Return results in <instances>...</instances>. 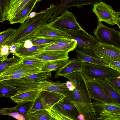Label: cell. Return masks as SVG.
<instances>
[{
  "mask_svg": "<svg viewBox=\"0 0 120 120\" xmlns=\"http://www.w3.org/2000/svg\"><path fill=\"white\" fill-rule=\"evenodd\" d=\"M65 77L74 86L70 95L67 97L78 109L80 116L85 120H98L99 116L93 106L86 80L82 71L72 72Z\"/></svg>",
  "mask_w": 120,
  "mask_h": 120,
  "instance_id": "obj_1",
  "label": "cell"
},
{
  "mask_svg": "<svg viewBox=\"0 0 120 120\" xmlns=\"http://www.w3.org/2000/svg\"><path fill=\"white\" fill-rule=\"evenodd\" d=\"M56 7L51 4L49 7L38 13L34 17L26 19L21 24L14 34L4 44L10 46L27 40L40 27L49 22Z\"/></svg>",
  "mask_w": 120,
  "mask_h": 120,
  "instance_id": "obj_2",
  "label": "cell"
},
{
  "mask_svg": "<svg viewBox=\"0 0 120 120\" xmlns=\"http://www.w3.org/2000/svg\"><path fill=\"white\" fill-rule=\"evenodd\" d=\"M82 72L86 80L104 79L120 76V73L109 67L83 62Z\"/></svg>",
  "mask_w": 120,
  "mask_h": 120,
  "instance_id": "obj_3",
  "label": "cell"
},
{
  "mask_svg": "<svg viewBox=\"0 0 120 120\" xmlns=\"http://www.w3.org/2000/svg\"><path fill=\"white\" fill-rule=\"evenodd\" d=\"M41 72L40 68L33 66L25 64L22 60L0 73V81L19 79Z\"/></svg>",
  "mask_w": 120,
  "mask_h": 120,
  "instance_id": "obj_4",
  "label": "cell"
},
{
  "mask_svg": "<svg viewBox=\"0 0 120 120\" xmlns=\"http://www.w3.org/2000/svg\"><path fill=\"white\" fill-rule=\"evenodd\" d=\"M93 33L100 43L120 49V31L108 27L101 22L98 21L97 27Z\"/></svg>",
  "mask_w": 120,
  "mask_h": 120,
  "instance_id": "obj_5",
  "label": "cell"
},
{
  "mask_svg": "<svg viewBox=\"0 0 120 120\" xmlns=\"http://www.w3.org/2000/svg\"><path fill=\"white\" fill-rule=\"evenodd\" d=\"M93 12L96 15L98 21L104 22L110 25L116 24L120 14L113 8L104 2H101L93 5Z\"/></svg>",
  "mask_w": 120,
  "mask_h": 120,
  "instance_id": "obj_6",
  "label": "cell"
},
{
  "mask_svg": "<svg viewBox=\"0 0 120 120\" xmlns=\"http://www.w3.org/2000/svg\"><path fill=\"white\" fill-rule=\"evenodd\" d=\"M48 24L50 26L60 29L75 30H82L73 13L68 10L63 13L60 17H57L52 22Z\"/></svg>",
  "mask_w": 120,
  "mask_h": 120,
  "instance_id": "obj_7",
  "label": "cell"
},
{
  "mask_svg": "<svg viewBox=\"0 0 120 120\" xmlns=\"http://www.w3.org/2000/svg\"><path fill=\"white\" fill-rule=\"evenodd\" d=\"M61 30L71 36V39L76 41L77 46L79 47L88 49L94 52V46L99 42L97 38L89 34L83 29L78 30Z\"/></svg>",
  "mask_w": 120,
  "mask_h": 120,
  "instance_id": "obj_8",
  "label": "cell"
},
{
  "mask_svg": "<svg viewBox=\"0 0 120 120\" xmlns=\"http://www.w3.org/2000/svg\"><path fill=\"white\" fill-rule=\"evenodd\" d=\"M51 108L70 118L71 120H78L79 113L76 107L68 97H65Z\"/></svg>",
  "mask_w": 120,
  "mask_h": 120,
  "instance_id": "obj_9",
  "label": "cell"
},
{
  "mask_svg": "<svg viewBox=\"0 0 120 120\" xmlns=\"http://www.w3.org/2000/svg\"><path fill=\"white\" fill-rule=\"evenodd\" d=\"M38 88L42 91L58 93L65 97L69 96L71 91L67 87L66 83L62 82L59 81L54 82L49 79L40 81Z\"/></svg>",
  "mask_w": 120,
  "mask_h": 120,
  "instance_id": "obj_10",
  "label": "cell"
},
{
  "mask_svg": "<svg viewBox=\"0 0 120 120\" xmlns=\"http://www.w3.org/2000/svg\"><path fill=\"white\" fill-rule=\"evenodd\" d=\"M31 36L39 38L71 39V37L63 30L58 29L45 24L38 28Z\"/></svg>",
  "mask_w": 120,
  "mask_h": 120,
  "instance_id": "obj_11",
  "label": "cell"
},
{
  "mask_svg": "<svg viewBox=\"0 0 120 120\" xmlns=\"http://www.w3.org/2000/svg\"><path fill=\"white\" fill-rule=\"evenodd\" d=\"M102 0H61L60 4L56 7L54 14L49 21L51 22L57 17L60 14H62L70 7L76 6L81 8L85 5L90 4L93 5L95 4L101 2Z\"/></svg>",
  "mask_w": 120,
  "mask_h": 120,
  "instance_id": "obj_12",
  "label": "cell"
},
{
  "mask_svg": "<svg viewBox=\"0 0 120 120\" xmlns=\"http://www.w3.org/2000/svg\"><path fill=\"white\" fill-rule=\"evenodd\" d=\"M86 81L91 99L100 102L116 104L98 84L92 79L86 80Z\"/></svg>",
  "mask_w": 120,
  "mask_h": 120,
  "instance_id": "obj_13",
  "label": "cell"
},
{
  "mask_svg": "<svg viewBox=\"0 0 120 120\" xmlns=\"http://www.w3.org/2000/svg\"><path fill=\"white\" fill-rule=\"evenodd\" d=\"M65 97L61 94L50 92L42 91L37 99L41 110L51 107Z\"/></svg>",
  "mask_w": 120,
  "mask_h": 120,
  "instance_id": "obj_14",
  "label": "cell"
},
{
  "mask_svg": "<svg viewBox=\"0 0 120 120\" xmlns=\"http://www.w3.org/2000/svg\"><path fill=\"white\" fill-rule=\"evenodd\" d=\"M75 49L77 58L79 60L83 62L109 67L107 64L98 57L94 52L78 46Z\"/></svg>",
  "mask_w": 120,
  "mask_h": 120,
  "instance_id": "obj_15",
  "label": "cell"
},
{
  "mask_svg": "<svg viewBox=\"0 0 120 120\" xmlns=\"http://www.w3.org/2000/svg\"><path fill=\"white\" fill-rule=\"evenodd\" d=\"M94 51L97 56L120 60V49L114 46L99 42L94 46Z\"/></svg>",
  "mask_w": 120,
  "mask_h": 120,
  "instance_id": "obj_16",
  "label": "cell"
},
{
  "mask_svg": "<svg viewBox=\"0 0 120 120\" xmlns=\"http://www.w3.org/2000/svg\"><path fill=\"white\" fill-rule=\"evenodd\" d=\"M77 46L73 39H65L53 43L42 49V51H53L62 53H68Z\"/></svg>",
  "mask_w": 120,
  "mask_h": 120,
  "instance_id": "obj_17",
  "label": "cell"
},
{
  "mask_svg": "<svg viewBox=\"0 0 120 120\" xmlns=\"http://www.w3.org/2000/svg\"><path fill=\"white\" fill-rule=\"evenodd\" d=\"M42 91L39 89L20 91L10 98L17 104L28 102H34L41 94Z\"/></svg>",
  "mask_w": 120,
  "mask_h": 120,
  "instance_id": "obj_18",
  "label": "cell"
},
{
  "mask_svg": "<svg viewBox=\"0 0 120 120\" xmlns=\"http://www.w3.org/2000/svg\"><path fill=\"white\" fill-rule=\"evenodd\" d=\"M83 63L77 58L69 59L66 64L56 71L54 78L60 76L65 77L72 72L82 71Z\"/></svg>",
  "mask_w": 120,
  "mask_h": 120,
  "instance_id": "obj_19",
  "label": "cell"
},
{
  "mask_svg": "<svg viewBox=\"0 0 120 120\" xmlns=\"http://www.w3.org/2000/svg\"><path fill=\"white\" fill-rule=\"evenodd\" d=\"M0 82L14 88L19 92L38 89V87L40 82H26L17 79L3 80L0 81Z\"/></svg>",
  "mask_w": 120,
  "mask_h": 120,
  "instance_id": "obj_20",
  "label": "cell"
},
{
  "mask_svg": "<svg viewBox=\"0 0 120 120\" xmlns=\"http://www.w3.org/2000/svg\"><path fill=\"white\" fill-rule=\"evenodd\" d=\"M42 0H30L10 20V23L13 24H22L27 19V17L37 2Z\"/></svg>",
  "mask_w": 120,
  "mask_h": 120,
  "instance_id": "obj_21",
  "label": "cell"
},
{
  "mask_svg": "<svg viewBox=\"0 0 120 120\" xmlns=\"http://www.w3.org/2000/svg\"><path fill=\"white\" fill-rule=\"evenodd\" d=\"M30 0H9L5 11L4 19L9 21Z\"/></svg>",
  "mask_w": 120,
  "mask_h": 120,
  "instance_id": "obj_22",
  "label": "cell"
},
{
  "mask_svg": "<svg viewBox=\"0 0 120 120\" xmlns=\"http://www.w3.org/2000/svg\"><path fill=\"white\" fill-rule=\"evenodd\" d=\"M21 42V44L16 49L15 55L21 58L37 55L42 51V49L52 44L33 45L31 47L26 48L24 47L22 43Z\"/></svg>",
  "mask_w": 120,
  "mask_h": 120,
  "instance_id": "obj_23",
  "label": "cell"
},
{
  "mask_svg": "<svg viewBox=\"0 0 120 120\" xmlns=\"http://www.w3.org/2000/svg\"><path fill=\"white\" fill-rule=\"evenodd\" d=\"M92 80L99 85L106 93L114 101L116 104L120 106V93L105 79Z\"/></svg>",
  "mask_w": 120,
  "mask_h": 120,
  "instance_id": "obj_24",
  "label": "cell"
},
{
  "mask_svg": "<svg viewBox=\"0 0 120 120\" xmlns=\"http://www.w3.org/2000/svg\"><path fill=\"white\" fill-rule=\"evenodd\" d=\"M33 56L45 62L69 59L68 53H61L53 51H42L39 54Z\"/></svg>",
  "mask_w": 120,
  "mask_h": 120,
  "instance_id": "obj_25",
  "label": "cell"
},
{
  "mask_svg": "<svg viewBox=\"0 0 120 120\" xmlns=\"http://www.w3.org/2000/svg\"><path fill=\"white\" fill-rule=\"evenodd\" d=\"M92 104L95 111L98 114L104 112L120 113V106L116 104L101 103L94 101Z\"/></svg>",
  "mask_w": 120,
  "mask_h": 120,
  "instance_id": "obj_26",
  "label": "cell"
},
{
  "mask_svg": "<svg viewBox=\"0 0 120 120\" xmlns=\"http://www.w3.org/2000/svg\"><path fill=\"white\" fill-rule=\"evenodd\" d=\"M69 59L50 61L45 62L41 68V72L57 71L66 64Z\"/></svg>",
  "mask_w": 120,
  "mask_h": 120,
  "instance_id": "obj_27",
  "label": "cell"
},
{
  "mask_svg": "<svg viewBox=\"0 0 120 120\" xmlns=\"http://www.w3.org/2000/svg\"><path fill=\"white\" fill-rule=\"evenodd\" d=\"M35 102H28L17 104L16 106L12 107L8 112H18L24 116L26 120L28 113Z\"/></svg>",
  "mask_w": 120,
  "mask_h": 120,
  "instance_id": "obj_28",
  "label": "cell"
},
{
  "mask_svg": "<svg viewBox=\"0 0 120 120\" xmlns=\"http://www.w3.org/2000/svg\"><path fill=\"white\" fill-rule=\"evenodd\" d=\"M51 71L41 72L20 78L21 80L26 82H38L51 78Z\"/></svg>",
  "mask_w": 120,
  "mask_h": 120,
  "instance_id": "obj_29",
  "label": "cell"
},
{
  "mask_svg": "<svg viewBox=\"0 0 120 120\" xmlns=\"http://www.w3.org/2000/svg\"><path fill=\"white\" fill-rule=\"evenodd\" d=\"M26 120H53L49 112L46 109L39 110L29 114Z\"/></svg>",
  "mask_w": 120,
  "mask_h": 120,
  "instance_id": "obj_30",
  "label": "cell"
},
{
  "mask_svg": "<svg viewBox=\"0 0 120 120\" xmlns=\"http://www.w3.org/2000/svg\"><path fill=\"white\" fill-rule=\"evenodd\" d=\"M67 39L39 38L31 36L28 38L27 40L28 39L32 41L33 45H35L53 43L58 41Z\"/></svg>",
  "mask_w": 120,
  "mask_h": 120,
  "instance_id": "obj_31",
  "label": "cell"
},
{
  "mask_svg": "<svg viewBox=\"0 0 120 120\" xmlns=\"http://www.w3.org/2000/svg\"><path fill=\"white\" fill-rule=\"evenodd\" d=\"M19 91L16 89L0 82V97L11 98Z\"/></svg>",
  "mask_w": 120,
  "mask_h": 120,
  "instance_id": "obj_32",
  "label": "cell"
},
{
  "mask_svg": "<svg viewBox=\"0 0 120 120\" xmlns=\"http://www.w3.org/2000/svg\"><path fill=\"white\" fill-rule=\"evenodd\" d=\"M22 60V58L17 56L7 58L3 61H0V73L9 67L20 62Z\"/></svg>",
  "mask_w": 120,
  "mask_h": 120,
  "instance_id": "obj_33",
  "label": "cell"
},
{
  "mask_svg": "<svg viewBox=\"0 0 120 120\" xmlns=\"http://www.w3.org/2000/svg\"><path fill=\"white\" fill-rule=\"evenodd\" d=\"M22 60L23 63L25 64L33 66L40 68L45 62L44 61L33 56L22 58Z\"/></svg>",
  "mask_w": 120,
  "mask_h": 120,
  "instance_id": "obj_34",
  "label": "cell"
},
{
  "mask_svg": "<svg viewBox=\"0 0 120 120\" xmlns=\"http://www.w3.org/2000/svg\"><path fill=\"white\" fill-rule=\"evenodd\" d=\"M101 60L107 64L108 66L120 73V60L97 56Z\"/></svg>",
  "mask_w": 120,
  "mask_h": 120,
  "instance_id": "obj_35",
  "label": "cell"
},
{
  "mask_svg": "<svg viewBox=\"0 0 120 120\" xmlns=\"http://www.w3.org/2000/svg\"><path fill=\"white\" fill-rule=\"evenodd\" d=\"M16 30V29L10 28L0 32V46L4 45L14 34Z\"/></svg>",
  "mask_w": 120,
  "mask_h": 120,
  "instance_id": "obj_36",
  "label": "cell"
},
{
  "mask_svg": "<svg viewBox=\"0 0 120 120\" xmlns=\"http://www.w3.org/2000/svg\"><path fill=\"white\" fill-rule=\"evenodd\" d=\"M98 114V120H120V113L104 112Z\"/></svg>",
  "mask_w": 120,
  "mask_h": 120,
  "instance_id": "obj_37",
  "label": "cell"
},
{
  "mask_svg": "<svg viewBox=\"0 0 120 120\" xmlns=\"http://www.w3.org/2000/svg\"><path fill=\"white\" fill-rule=\"evenodd\" d=\"M46 110L49 112L53 120H71L69 118L51 108Z\"/></svg>",
  "mask_w": 120,
  "mask_h": 120,
  "instance_id": "obj_38",
  "label": "cell"
},
{
  "mask_svg": "<svg viewBox=\"0 0 120 120\" xmlns=\"http://www.w3.org/2000/svg\"><path fill=\"white\" fill-rule=\"evenodd\" d=\"M108 82L116 90L120 93V77H114L106 79Z\"/></svg>",
  "mask_w": 120,
  "mask_h": 120,
  "instance_id": "obj_39",
  "label": "cell"
},
{
  "mask_svg": "<svg viewBox=\"0 0 120 120\" xmlns=\"http://www.w3.org/2000/svg\"><path fill=\"white\" fill-rule=\"evenodd\" d=\"M9 46L4 44L0 46V61H4L7 58L10 53Z\"/></svg>",
  "mask_w": 120,
  "mask_h": 120,
  "instance_id": "obj_40",
  "label": "cell"
},
{
  "mask_svg": "<svg viewBox=\"0 0 120 120\" xmlns=\"http://www.w3.org/2000/svg\"><path fill=\"white\" fill-rule=\"evenodd\" d=\"M9 0H0V22L3 23L4 19L5 11L8 4Z\"/></svg>",
  "mask_w": 120,
  "mask_h": 120,
  "instance_id": "obj_41",
  "label": "cell"
},
{
  "mask_svg": "<svg viewBox=\"0 0 120 120\" xmlns=\"http://www.w3.org/2000/svg\"><path fill=\"white\" fill-rule=\"evenodd\" d=\"M7 115L12 117L15 118L19 120H25V117L22 115L17 112L8 113Z\"/></svg>",
  "mask_w": 120,
  "mask_h": 120,
  "instance_id": "obj_42",
  "label": "cell"
},
{
  "mask_svg": "<svg viewBox=\"0 0 120 120\" xmlns=\"http://www.w3.org/2000/svg\"><path fill=\"white\" fill-rule=\"evenodd\" d=\"M21 44V42H18L9 46L10 53L13 55H15L16 53V51L17 48Z\"/></svg>",
  "mask_w": 120,
  "mask_h": 120,
  "instance_id": "obj_43",
  "label": "cell"
},
{
  "mask_svg": "<svg viewBox=\"0 0 120 120\" xmlns=\"http://www.w3.org/2000/svg\"><path fill=\"white\" fill-rule=\"evenodd\" d=\"M22 42V45L25 48H29L33 46L32 41L29 39L26 40Z\"/></svg>",
  "mask_w": 120,
  "mask_h": 120,
  "instance_id": "obj_44",
  "label": "cell"
},
{
  "mask_svg": "<svg viewBox=\"0 0 120 120\" xmlns=\"http://www.w3.org/2000/svg\"><path fill=\"white\" fill-rule=\"evenodd\" d=\"M12 107L1 109H0V114L7 115L8 112Z\"/></svg>",
  "mask_w": 120,
  "mask_h": 120,
  "instance_id": "obj_45",
  "label": "cell"
},
{
  "mask_svg": "<svg viewBox=\"0 0 120 120\" xmlns=\"http://www.w3.org/2000/svg\"><path fill=\"white\" fill-rule=\"evenodd\" d=\"M38 13L36 12L35 11L33 12L30 13L29 15L27 17L26 19L34 17Z\"/></svg>",
  "mask_w": 120,
  "mask_h": 120,
  "instance_id": "obj_46",
  "label": "cell"
},
{
  "mask_svg": "<svg viewBox=\"0 0 120 120\" xmlns=\"http://www.w3.org/2000/svg\"><path fill=\"white\" fill-rule=\"evenodd\" d=\"M116 24L119 27L120 29V17H118L117 20Z\"/></svg>",
  "mask_w": 120,
  "mask_h": 120,
  "instance_id": "obj_47",
  "label": "cell"
},
{
  "mask_svg": "<svg viewBox=\"0 0 120 120\" xmlns=\"http://www.w3.org/2000/svg\"><path fill=\"white\" fill-rule=\"evenodd\" d=\"M119 12L120 14V12Z\"/></svg>",
  "mask_w": 120,
  "mask_h": 120,
  "instance_id": "obj_48",
  "label": "cell"
},
{
  "mask_svg": "<svg viewBox=\"0 0 120 120\" xmlns=\"http://www.w3.org/2000/svg\"></svg>",
  "mask_w": 120,
  "mask_h": 120,
  "instance_id": "obj_49",
  "label": "cell"
}]
</instances>
